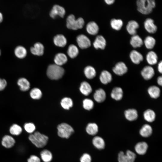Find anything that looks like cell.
I'll return each mask as SVG.
<instances>
[{"label": "cell", "instance_id": "24", "mask_svg": "<svg viewBox=\"0 0 162 162\" xmlns=\"http://www.w3.org/2000/svg\"><path fill=\"white\" fill-rule=\"evenodd\" d=\"M67 61V56L63 53H57L55 56L54 59L55 64L60 66L65 64Z\"/></svg>", "mask_w": 162, "mask_h": 162}, {"label": "cell", "instance_id": "49", "mask_svg": "<svg viewBox=\"0 0 162 162\" xmlns=\"http://www.w3.org/2000/svg\"><path fill=\"white\" fill-rule=\"evenodd\" d=\"M157 83L160 86L162 84V77L161 76H159L157 79Z\"/></svg>", "mask_w": 162, "mask_h": 162}, {"label": "cell", "instance_id": "41", "mask_svg": "<svg viewBox=\"0 0 162 162\" xmlns=\"http://www.w3.org/2000/svg\"><path fill=\"white\" fill-rule=\"evenodd\" d=\"M9 131L11 134L17 136L20 134L22 133V129L19 125L14 124L10 127Z\"/></svg>", "mask_w": 162, "mask_h": 162}, {"label": "cell", "instance_id": "30", "mask_svg": "<svg viewBox=\"0 0 162 162\" xmlns=\"http://www.w3.org/2000/svg\"><path fill=\"white\" fill-rule=\"evenodd\" d=\"M98 126L96 123H88L86 128V133L90 135H95L98 133Z\"/></svg>", "mask_w": 162, "mask_h": 162}, {"label": "cell", "instance_id": "43", "mask_svg": "<svg viewBox=\"0 0 162 162\" xmlns=\"http://www.w3.org/2000/svg\"><path fill=\"white\" fill-rule=\"evenodd\" d=\"M24 128L27 132L31 134L36 129L35 125L32 122L26 123L24 125Z\"/></svg>", "mask_w": 162, "mask_h": 162}, {"label": "cell", "instance_id": "34", "mask_svg": "<svg viewBox=\"0 0 162 162\" xmlns=\"http://www.w3.org/2000/svg\"><path fill=\"white\" fill-rule=\"evenodd\" d=\"M40 157L44 162H50L52 158V155L50 151L44 149L40 153Z\"/></svg>", "mask_w": 162, "mask_h": 162}, {"label": "cell", "instance_id": "16", "mask_svg": "<svg viewBox=\"0 0 162 162\" xmlns=\"http://www.w3.org/2000/svg\"><path fill=\"white\" fill-rule=\"evenodd\" d=\"M15 143V141L12 136L6 135L4 136L2 141V146L7 148H10L13 146Z\"/></svg>", "mask_w": 162, "mask_h": 162}, {"label": "cell", "instance_id": "21", "mask_svg": "<svg viewBox=\"0 0 162 162\" xmlns=\"http://www.w3.org/2000/svg\"><path fill=\"white\" fill-rule=\"evenodd\" d=\"M124 116L127 119L132 121L137 119L138 117V114L136 110L130 109L125 111Z\"/></svg>", "mask_w": 162, "mask_h": 162}, {"label": "cell", "instance_id": "37", "mask_svg": "<svg viewBox=\"0 0 162 162\" xmlns=\"http://www.w3.org/2000/svg\"><path fill=\"white\" fill-rule=\"evenodd\" d=\"M67 53L70 57L74 58L76 57L78 54V49L75 45L70 44L68 47Z\"/></svg>", "mask_w": 162, "mask_h": 162}, {"label": "cell", "instance_id": "42", "mask_svg": "<svg viewBox=\"0 0 162 162\" xmlns=\"http://www.w3.org/2000/svg\"><path fill=\"white\" fill-rule=\"evenodd\" d=\"M61 104L63 108L66 110H69L73 106V102L70 98L65 97L62 100Z\"/></svg>", "mask_w": 162, "mask_h": 162}, {"label": "cell", "instance_id": "47", "mask_svg": "<svg viewBox=\"0 0 162 162\" xmlns=\"http://www.w3.org/2000/svg\"><path fill=\"white\" fill-rule=\"evenodd\" d=\"M7 85V82L4 79L0 78V91L3 90Z\"/></svg>", "mask_w": 162, "mask_h": 162}, {"label": "cell", "instance_id": "8", "mask_svg": "<svg viewBox=\"0 0 162 162\" xmlns=\"http://www.w3.org/2000/svg\"><path fill=\"white\" fill-rule=\"evenodd\" d=\"M65 14V10L63 7L58 4H55L51 10L50 15L52 18H55L57 16L63 17Z\"/></svg>", "mask_w": 162, "mask_h": 162}, {"label": "cell", "instance_id": "6", "mask_svg": "<svg viewBox=\"0 0 162 162\" xmlns=\"http://www.w3.org/2000/svg\"><path fill=\"white\" fill-rule=\"evenodd\" d=\"M136 158V154L133 152L128 150L125 154L121 151L118 154V162H134Z\"/></svg>", "mask_w": 162, "mask_h": 162}, {"label": "cell", "instance_id": "9", "mask_svg": "<svg viewBox=\"0 0 162 162\" xmlns=\"http://www.w3.org/2000/svg\"><path fill=\"white\" fill-rule=\"evenodd\" d=\"M112 70L116 74L122 76L127 72L128 68L124 62H119L116 63L113 68Z\"/></svg>", "mask_w": 162, "mask_h": 162}, {"label": "cell", "instance_id": "44", "mask_svg": "<svg viewBox=\"0 0 162 162\" xmlns=\"http://www.w3.org/2000/svg\"><path fill=\"white\" fill-rule=\"evenodd\" d=\"M83 107L84 108L88 110L92 109L94 106V102L91 100L87 98L83 101Z\"/></svg>", "mask_w": 162, "mask_h": 162}, {"label": "cell", "instance_id": "26", "mask_svg": "<svg viewBox=\"0 0 162 162\" xmlns=\"http://www.w3.org/2000/svg\"><path fill=\"white\" fill-rule=\"evenodd\" d=\"M152 132V129L148 124H144L140 130L139 133L141 136L144 137L149 136Z\"/></svg>", "mask_w": 162, "mask_h": 162}, {"label": "cell", "instance_id": "39", "mask_svg": "<svg viewBox=\"0 0 162 162\" xmlns=\"http://www.w3.org/2000/svg\"><path fill=\"white\" fill-rule=\"evenodd\" d=\"M111 27L114 29L118 31L121 29L123 25L122 21L120 19H112L110 22Z\"/></svg>", "mask_w": 162, "mask_h": 162}, {"label": "cell", "instance_id": "29", "mask_svg": "<svg viewBox=\"0 0 162 162\" xmlns=\"http://www.w3.org/2000/svg\"><path fill=\"white\" fill-rule=\"evenodd\" d=\"M146 59L149 64L153 65L157 63L158 57L155 52L151 51L148 52L146 55Z\"/></svg>", "mask_w": 162, "mask_h": 162}, {"label": "cell", "instance_id": "52", "mask_svg": "<svg viewBox=\"0 0 162 162\" xmlns=\"http://www.w3.org/2000/svg\"><path fill=\"white\" fill-rule=\"evenodd\" d=\"M1 50H0V55H1Z\"/></svg>", "mask_w": 162, "mask_h": 162}, {"label": "cell", "instance_id": "17", "mask_svg": "<svg viewBox=\"0 0 162 162\" xmlns=\"http://www.w3.org/2000/svg\"><path fill=\"white\" fill-rule=\"evenodd\" d=\"M147 144L145 142H140L137 143L135 146V150L138 154L142 155L146 152L148 148Z\"/></svg>", "mask_w": 162, "mask_h": 162}, {"label": "cell", "instance_id": "11", "mask_svg": "<svg viewBox=\"0 0 162 162\" xmlns=\"http://www.w3.org/2000/svg\"><path fill=\"white\" fill-rule=\"evenodd\" d=\"M144 27L146 31L150 33H154L157 31V28L152 19H147L144 22Z\"/></svg>", "mask_w": 162, "mask_h": 162}, {"label": "cell", "instance_id": "23", "mask_svg": "<svg viewBox=\"0 0 162 162\" xmlns=\"http://www.w3.org/2000/svg\"><path fill=\"white\" fill-rule=\"evenodd\" d=\"M112 79V75L110 72L106 70L101 72L100 76V80L103 84H106L110 82Z\"/></svg>", "mask_w": 162, "mask_h": 162}, {"label": "cell", "instance_id": "5", "mask_svg": "<svg viewBox=\"0 0 162 162\" xmlns=\"http://www.w3.org/2000/svg\"><path fill=\"white\" fill-rule=\"evenodd\" d=\"M57 129L58 136L63 138H69L74 132L73 128L69 124L65 123L58 125Z\"/></svg>", "mask_w": 162, "mask_h": 162}, {"label": "cell", "instance_id": "12", "mask_svg": "<svg viewBox=\"0 0 162 162\" xmlns=\"http://www.w3.org/2000/svg\"><path fill=\"white\" fill-rule=\"evenodd\" d=\"M94 47L96 49H100L103 50L106 45V41L104 37L102 35L97 36L93 43Z\"/></svg>", "mask_w": 162, "mask_h": 162}, {"label": "cell", "instance_id": "31", "mask_svg": "<svg viewBox=\"0 0 162 162\" xmlns=\"http://www.w3.org/2000/svg\"><path fill=\"white\" fill-rule=\"evenodd\" d=\"M81 92L84 95H88L92 91L90 85L87 82L84 81L82 82L80 88Z\"/></svg>", "mask_w": 162, "mask_h": 162}, {"label": "cell", "instance_id": "7", "mask_svg": "<svg viewBox=\"0 0 162 162\" xmlns=\"http://www.w3.org/2000/svg\"><path fill=\"white\" fill-rule=\"evenodd\" d=\"M76 41L79 47L82 49L87 48L91 45L89 38L83 34H80L77 37Z\"/></svg>", "mask_w": 162, "mask_h": 162}, {"label": "cell", "instance_id": "51", "mask_svg": "<svg viewBox=\"0 0 162 162\" xmlns=\"http://www.w3.org/2000/svg\"><path fill=\"white\" fill-rule=\"evenodd\" d=\"M3 19V16L2 14L0 12V23L2 22Z\"/></svg>", "mask_w": 162, "mask_h": 162}, {"label": "cell", "instance_id": "20", "mask_svg": "<svg viewBox=\"0 0 162 162\" xmlns=\"http://www.w3.org/2000/svg\"><path fill=\"white\" fill-rule=\"evenodd\" d=\"M53 42L56 46L63 47L66 44L67 40L64 35L62 34H58L54 37Z\"/></svg>", "mask_w": 162, "mask_h": 162}, {"label": "cell", "instance_id": "38", "mask_svg": "<svg viewBox=\"0 0 162 162\" xmlns=\"http://www.w3.org/2000/svg\"><path fill=\"white\" fill-rule=\"evenodd\" d=\"M144 43L147 49H151L154 47L156 43V40L153 37L149 36L146 38Z\"/></svg>", "mask_w": 162, "mask_h": 162}, {"label": "cell", "instance_id": "13", "mask_svg": "<svg viewBox=\"0 0 162 162\" xmlns=\"http://www.w3.org/2000/svg\"><path fill=\"white\" fill-rule=\"evenodd\" d=\"M139 27V24L136 21L132 20L128 22L126 26V29L130 34L134 35L136 34V30Z\"/></svg>", "mask_w": 162, "mask_h": 162}, {"label": "cell", "instance_id": "50", "mask_svg": "<svg viewBox=\"0 0 162 162\" xmlns=\"http://www.w3.org/2000/svg\"><path fill=\"white\" fill-rule=\"evenodd\" d=\"M104 1L108 5L113 4L115 2L114 0H105Z\"/></svg>", "mask_w": 162, "mask_h": 162}, {"label": "cell", "instance_id": "48", "mask_svg": "<svg viewBox=\"0 0 162 162\" xmlns=\"http://www.w3.org/2000/svg\"><path fill=\"white\" fill-rule=\"evenodd\" d=\"M162 62L161 61L158 63V70L159 72L162 73Z\"/></svg>", "mask_w": 162, "mask_h": 162}, {"label": "cell", "instance_id": "25", "mask_svg": "<svg viewBox=\"0 0 162 162\" xmlns=\"http://www.w3.org/2000/svg\"><path fill=\"white\" fill-rule=\"evenodd\" d=\"M93 146L98 149H104L105 146V142L104 139L101 137L97 136L94 137L92 140Z\"/></svg>", "mask_w": 162, "mask_h": 162}, {"label": "cell", "instance_id": "15", "mask_svg": "<svg viewBox=\"0 0 162 162\" xmlns=\"http://www.w3.org/2000/svg\"><path fill=\"white\" fill-rule=\"evenodd\" d=\"M130 57L132 62L136 64H139L143 60V56L140 52L136 50H132L130 54Z\"/></svg>", "mask_w": 162, "mask_h": 162}, {"label": "cell", "instance_id": "19", "mask_svg": "<svg viewBox=\"0 0 162 162\" xmlns=\"http://www.w3.org/2000/svg\"><path fill=\"white\" fill-rule=\"evenodd\" d=\"M86 29L89 34L94 35L98 33L99 28L98 24L95 22L91 21L87 24Z\"/></svg>", "mask_w": 162, "mask_h": 162}, {"label": "cell", "instance_id": "14", "mask_svg": "<svg viewBox=\"0 0 162 162\" xmlns=\"http://www.w3.org/2000/svg\"><path fill=\"white\" fill-rule=\"evenodd\" d=\"M44 50V46L40 42L35 43L34 46L30 48L31 52L32 54L39 56L43 55Z\"/></svg>", "mask_w": 162, "mask_h": 162}, {"label": "cell", "instance_id": "32", "mask_svg": "<svg viewBox=\"0 0 162 162\" xmlns=\"http://www.w3.org/2000/svg\"><path fill=\"white\" fill-rule=\"evenodd\" d=\"M148 92L150 96L153 98H157L160 95V90L156 86L150 87L148 88Z\"/></svg>", "mask_w": 162, "mask_h": 162}, {"label": "cell", "instance_id": "28", "mask_svg": "<svg viewBox=\"0 0 162 162\" xmlns=\"http://www.w3.org/2000/svg\"><path fill=\"white\" fill-rule=\"evenodd\" d=\"M143 43L142 38L139 35L136 34L132 36L130 41V44L134 48L140 47Z\"/></svg>", "mask_w": 162, "mask_h": 162}, {"label": "cell", "instance_id": "1", "mask_svg": "<svg viewBox=\"0 0 162 162\" xmlns=\"http://www.w3.org/2000/svg\"><path fill=\"white\" fill-rule=\"evenodd\" d=\"M28 139L32 144L38 148L44 147L46 145L49 140L48 136L38 131L30 134Z\"/></svg>", "mask_w": 162, "mask_h": 162}, {"label": "cell", "instance_id": "40", "mask_svg": "<svg viewBox=\"0 0 162 162\" xmlns=\"http://www.w3.org/2000/svg\"><path fill=\"white\" fill-rule=\"evenodd\" d=\"M29 94L30 97L34 100L40 99L42 95L40 90L37 88H34L32 89L30 92Z\"/></svg>", "mask_w": 162, "mask_h": 162}, {"label": "cell", "instance_id": "2", "mask_svg": "<svg viewBox=\"0 0 162 162\" xmlns=\"http://www.w3.org/2000/svg\"><path fill=\"white\" fill-rule=\"evenodd\" d=\"M136 3L138 10L143 14L151 13L156 5L154 0H138Z\"/></svg>", "mask_w": 162, "mask_h": 162}, {"label": "cell", "instance_id": "3", "mask_svg": "<svg viewBox=\"0 0 162 162\" xmlns=\"http://www.w3.org/2000/svg\"><path fill=\"white\" fill-rule=\"evenodd\" d=\"M64 72V69L61 66L53 64L48 66L46 74L47 76L50 79L57 80L62 77Z\"/></svg>", "mask_w": 162, "mask_h": 162}, {"label": "cell", "instance_id": "27", "mask_svg": "<svg viewBox=\"0 0 162 162\" xmlns=\"http://www.w3.org/2000/svg\"><path fill=\"white\" fill-rule=\"evenodd\" d=\"M111 96L112 98L116 100H121L123 96L122 89L119 87H115L112 90Z\"/></svg>", "mask_w": 162, "mask_h": 162}, {"label": "cell", "instance_id": "36", "mask_svg": "<svg viewBox=\"0 0 162 162\" xmlns=\"http://www.w3.org/2000/svg\"><path fill=\"white\" fill-rule=\"evenodd\" d=\"M84 73L86 77L90 79L93 78L96 75V71L95 69L91 66H88L85 67L84 69Z\"/></svg>", "mask_w": 162, "mask_h": 162}, {"label": "cell", "instance_id": "4", "mask_svg": "<svg viewBox=\"0 0 162 162\" xmlns=\"http://www.w3.org/2000/svg\"><path fill=\"white\" fill-rule=\"evenodd\" d=\"M84 24V20L82 17L75 19V16L73 14L69 15L66 20V26L70 29L76 30L82 28Z\"/></svg>", "mask_w": 162, "mask_h": 162}, {"label": "cell", "instance_id": "22", "mask_svg": "<svg viewBox=\"0 0 162 162\" xmlns=\"http://www.w3.org/2000/svg\"><path fill=\"white\" fill-rule=\"evenodd\" d=\"M94 100L98 103L103 102L106 98L105 91L102 88L96 90L94 94Z\"/></svg>", "mask_w": 162, "mask_h": 162}, {"label": "cell", "instance_id": "45", "mask_svg": "<svg viewBox=\"0 0 162 162\" xmlns=\"http://www.w3.org/2000/svg\"><path fill=\"white\" fill-rule=\"evenodd\" d=\"M80 161V162H91L92 158L89 154L85 153L81 157Z\"/></svg>", "mask_w": 162, "mask_h": 162}, {"label": "cell", "instance_id": "46", "mask_svg": "<svg viewBox=\"0 0 162 162\" xmlns=\"http://www.w3.org/2000/svg\"><path fill=\"white\" fill-rule=\"evenodd\" d=\"M28 162H40V158L37 156L32 155L27 160Z\"/></svg>", "mask_w": 162, "mask_h": 162}, {"label": "cell", "instance_id": "18", "mask_svg": "<svg viewBox=\"0 0 162 162\" xmlns=\"http://www.w3.org/2000/svg\"><path fill=\"white\" fill-rule=\"evenodd\" d=\"M17 84L20 89L22 91H27L30 88V83L28 80L25 78L21 77L19 78L17 81Z\"/></svg>", "mask_w": 162, "mask_h": 162}, {"label": "cell", "instance_id": "33", "mask_svg": "<svg viewBox=\"0 0 162 162\" xmlns=\"http://www.w3.org/2000/svg\"><path fill=\"white\" fill-rule=\"evenodd\" d=\"M143 117L146 121L148 122H152L155 120L156 115L153 110L148 109L144 112Z\"/></svg>", "mask_w": 162, "mask_h": 162}, {"label": "cell", "instance_id": "35", "mask_svg": "<svg viewBox=\"0 0 162 162\" xmlns=\"http://www.w3.org/2000/svg\"><path fill=\"white\" fill-rule=\"evenodd\" d=\"M27 50L25 48L22 46H16L14 50V53L18 58H24L27 54Z\"/></svg>", "mask_w": 162, "mask_h": 162}, {"label": "cell", "instance_id": "10", "mask_svg": "<svg viewBox=\"0 0 162 162\" xmlns=\"http://www.w3.org/2000/svg\"><path fill=\"white\" fill-rule=\"evenodd\" d=\"M141 74L143 78L146 80L151 79L154 74L153 68L150 66L145 67L141 71Z\"/></svg>", "mask_w": 162, "mask_h": 162}]
</instances>
